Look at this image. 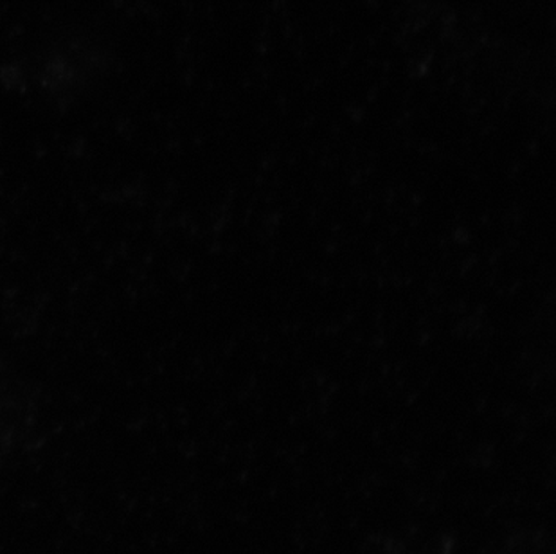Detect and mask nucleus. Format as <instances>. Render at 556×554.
<instances>
[]
</instances>
